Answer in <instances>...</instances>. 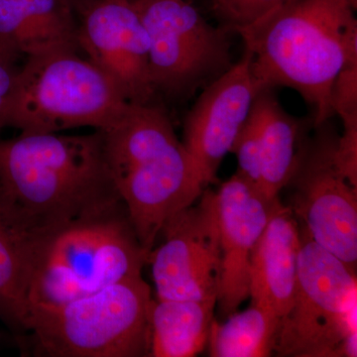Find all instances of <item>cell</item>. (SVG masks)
<instances>
[{
  "label": "cell",
  "mask_w": 357,
  "mask_h": 357,
  "mask_svg": "<svg viewBox=\"0 0 357 357\" xmlns=\"http://www.w3.org/2000/svg\"><path fill=\"white\" fill-rule=\"evenodd\" d=\"M357 0H286L237 30L261 88L286 86L312 109V126L333 116L335 77L357 58Z\"/></svg>",
  "instance_id": "cell-1"
},
{
  "label": "cell",
  "mask_w": 357,
  "mask_h": 357,
  "mask_svg": "<svg viewBox=\"0 0 357 357\" xmlns=\"http://www.w3.org/2000/svg\"><path fill=\"white\" fill-rule=\"evenodd\" d=\"M215 302L154 300L149 356L192 357L208 344Z\"/></svg>",
  "instance_id": "cell-18"
},
{
  "label": "cell",
  "mask_w": 357,
  "mask_h": 357,
  "mask_svg": "<svg viewBox=\"0 0 357 357\" xmlns=\"http://www.w3.org/2000/svg\"><path fill=\"white\" fill-rule=\"evenodd\" d=\"M222 282L220 303L231 314L249 298L248 268L251 252L266 227L278 199L270 201L236 173L215 192Z\"/></svg>",
  "instance_id": "cell-14"
},
{
  "label": "cell",
  "mask_w": 357,
  "mask_h": 357,
  "mask_svg": "<svg viewBox=\"0 0 357 357\" xmlns=\"http://www.w3.org/2000/svg\"><path fill=\"white\" fill-rule=\"evenodd\" d=\"M149 38V68L157 95L180 102L234 65V33L210 24L185 0H129Z\"/></svg>",
  "instance_id": "cell-8"
},
{
  "label": "cell",
  "mask_w": 357,
  "mask_h": 357,
  "mask_svg": "<svg viewBox=\"0 0 357 357\" xmlns=\"http://www.w3.org/2000/svg\"><path fill=\"white\" fill-rule=\"evenodd\" d=\"M280 319L251 304L245 311L232 312L225 323L211 321L208 344L213 357H264L274 352Z\"/></svg>",
  "instance_id": "cell-19"
},
{
  "label": "cell",
  "mask_w": 357,
  "mask_h": 357,
  "mask_svg": "<svg viewBox=\"0 0 357 357\" xmlns=\"http://www.w3.org/2000/svg\"><path fill=\"white\" fill-rule=\"evenodd\" d=\"M300 229L292 210L278 199L249 260V298L283 318L295 297Z\"/></svg>",
  "instance_id": "cell-15"
},
{
  "label": "cell",
  "mask_w": 357,
  "mask_h": 357,
  "mask_svg": "<svg viewBox=\"0 0 357 357\" xmlns=\"http://www.w3.org/2000/svg\"><path fill=\"white\" fill-rule=\"evenodd\" d=\"M149 257L123 203L62 225L35 239L29 309L59 306L141 276Z\"/></svg>",
  "instance_id": "cell-4"
},
{
  "label": "cell",
  "mask_w": 357,
  "mask_h": 357,
  "mask_svg": "<svg viewBox=\"0 0 357 357\" xmlns=\"http://www.w3.org/2000/svg\"><path fill=\"white\" fill-rule=\"evenodd\" d=\"M17 59L0 50V133L6 128L7 107L18 70L15 63ZM1 139V137H0Z\"/></svg>",
  "instance_id": "cell-22"
},
{
  "label": "cell",
  "mask_w": 357,
  "mask_h": 357,
  "mask_svg": "<svg viewBox=\"0 0 357 357\" xmlns=\"http://www.w3.org/2000/svg\"><path fill=\"white\" fill-rule=\"evenodd\" d=\"M261 89L244 51L238 62L204 88L185 115L182 142L206 187L217 182L220 164L231 152Z\"/></svg>",
  "instance_id": "cell-12"
},
{
  "label": "cell",
  "mask_w": 357,
  "mask_h": 357,
  "mask_svg": "<svg viewBox=\"0 0 357 357\" xmlns=\"http://www.w3.org/2000/svg\"><path fill=\"white\" fill-rule=\"evenodd\" d=\"M331 107L344 128H357V58L347 61L335 77L331 91Z\"/></svg>",
  "instance_id": "cell-21"
},
{
  "label": "cell",
  "mask_w": 357,
  "mask_h": 357,
  "mask_svg": "<svg viewBox=\"0 0 357 357\" xmlns=\"http://www.w3.org/2000/svg\"><path fill=\"white\" fill-rule=\"evenodd\" d=\"M98 130L129 220L150 255L164 225L196 203L206 185L157 100L126 103L112 124Z\"/></svg>",
  "instance_id": "cell-3"
},
{
  "label": "cell",
  "mask_w": 357,
  "mask_h": 357,
  "mask_svg": "<svg viewBox=\"0 0 357 357\" xmlns=\"http://www.w3.org/2000/svg\"><path fill=\"white\" fill-rule=\"evenodd\" d=\"M293 304L279 321L280 356H356V271L319 245L301 225Z\"/></svg>",
  "instance_id": "cell-7"
},
{
  "label": "cell",
  "mask_w": 357,
  "mask_h": 357,
  "mask_svg": "<svg viewBox=\"0 0 357 357\" xmlns=\"http://www.w3.org/2000/svg\"><path fill=\"white\" fill-rule=\"evenodd\" d=\"M114 82L77 52L27 57L18 70L6 126L20 134L57 133L89 126L107 128L126 107Z\"/></svg>",
  "instance_id": "cell-6"
},
{
  "label": "cell",
  "mask_w": 357,
  "mask_h": 357,
  "mask_svg": "<svg viewBox=\"0 0 357 357\" xmlns=\"http://www.w3.org/2000/svg\"><path fill=\"white\" fill-rule=\"evenodd\" d=\"M0 185L35 237L123 203L98 129L0 139Z\"/></svg>",
  "instance_id": "cell-2"
},
{
  "label": "cell",
  "mask_w": 357,
  "mask_h": 357,
  "mask_svg": "<svg viewBox=\"0 0 357 357\" xmlns=\"http://www.w3.org/2000/svg\"><path fill=\"white\" fill-rule=\"evenodd\" d=\"M74 10L75 13L82 15L96 0H63Z\"/></svg>",
  "instance_id": "cell-23"
},
{
  "label": "cell",
  "mask_w": 357,
  "mask_h": 357,
  "mask_svg": "<svg viewBox=\"0 0 357 357\" xmlns=\"http://www.w3.org/2000/svg\"><path fill=\"white\" fill-rule=\"evenodd\" d=\"M74 10L63 0H0V50L16 59L79 49Z\"/></svg>",
  "instance_id": "cell-16"
},
{
  "label": "cell",
  "mask_w": 357,
  "mask_h": 357,
  "mask_svg": "<svg viewBox=\"0 0 357 357\" xmlns=\"http://www.w3.org/2000/svg\"><path fill=\"white\" fill-rule=\"evenodd\" d=\"M153 303L141 275L59 306L30 307L28 349L35 356H149Z\"/></svg>",
  "instance_id": "cell-5"
},
{
  "label": "cell",
  "mask_w": 357,
  "mask_h": 357,
  "mask_svg": "<svg viewBox=\"0 0 357 357\" xmlns=\"http://www.w3.org/2000/svg\"><path fill=\"white\" fill-rule=\"evenodd\" d=\"M286 0H211V8L222 26L232 32L266 15Z\"/></svg>",
  "instance_id": "cell-20"
},
{
  "label": "cell",
  "mask_w": 357,
  "mask_h": 357,
  "mask_svg": "<svg viewBox=\"0 0 357 357\" xmlns=\"http://www.w3.org/2000/svg\"><path fill=\"white\" fill-rule=\"evenodd\" d=\"M35 236L0 185V319L25 333Z\"/></svg>",
  "instance_id": "cell-17"
},
{
  "label": "cell",
  "mask_w": 357,
  "mask_h": 357,
  "mask_svg": "<svg viewBox=\"0 0 357 357\" xmlns=\"http://www.w3.org/2000/svg\"><path fill=\"white\" fill-rule=\"evenodd\" d=\"M79 49L129 103L156 102L149 68V38L129 0H96L81 15Z\"/></svg>",
  "instance_id": "cell-11"
},
{
  "label": "cell",
  "mask_w": 357,
  "mask_h": 357,
  "mask_svg": "<svg viewBox=\"0 0 357 357\" xmlns=\"http://www.w3.org/2000/svg\"><path fill=\"white\" fill-rule=\"evenodd\" d=\"M163 243L149 263L158 300L218 303L222 282V251L215 192L204 189L196 203L167 222Z\"/></svg>",
  "instance_id": "cell-10"
},
{
  "label": "cell",
  "mask_w": 357,
  "mask_h": 357,
  "mask_svg": "<svg viewBox=\"0 0 357 357\" xmlns=\"http://www.w3.org/2000/svg\"><path fill=\"white\" fill-rule=\"evenodd\" d=\"M314 129L300 140L288 206L319 245L356 271V187L335 161L338 134L331 119Z\"/></svg>",
  "instance_id": "cell-9"
},
{
  "label": "cell",
  "mask_w": 357,
  "mask_h": 357,
  "mask_svg": "<svg viewBox=\"0 0 357 357\" xmlns=\"http://www.w3.org/2000/svg\"><path fill=\"white\" fill-rule=\"evenodd\" d=\"M303 131L274 89H260L231 149L238 161L236 173L265 198L278 199L292 177Z\"/></svg>",
  "instance_id": "cell-13"
}]
</instances>
